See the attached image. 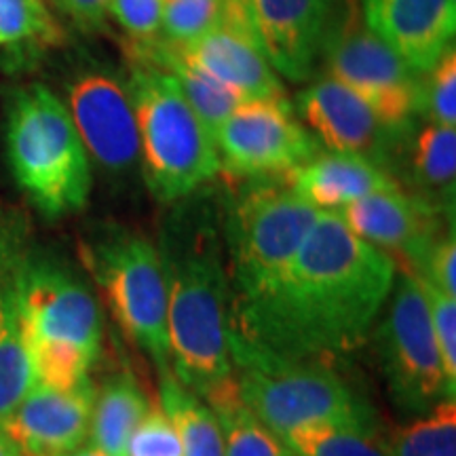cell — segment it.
I'll return each instance as SVG.
<instances>
[{"mask_svg": "<svg viewBox=\"0 0 456 456\" xmlns=\"http://www.w3.org/2000/svg\"><path fill=\"white\" fill-rule=\"evenodd\" d=\"M363 24L416 74L454 47L456 0H357Z\"/></svg>", "mask_w": 456, "mask_h": 456, "instance_id": "cell-19", "label": "cell"}, {"mask_svg": "<svg viewBox=\"0 0 456 456\" xmlns=\"http://www.w3.org/2000/svg\"><path fill=\"white\" fill-rule=\"evenodd\" d=\"M127 456H182L180 436L163 408H151L131 433Z\"/></svg>", "mask_w": 456, "mask_h": 456, "instance_id": "cell-32", "label": "cell"}, {"mask_svg": "<svg viewBox=\"0 0 456 456\" xmlns=\"http://www.w3.org/2000/svg\"><path fill=\"white\" fill-rule=\"evenodd\" d=\"M127 89L148 191L161 203L195 195L220 174L214 134L167 72L127 60Z\"/></svg>", "mask_w": 456, "mask_h": 456, "instance_id": "cell-4", "label": "cell"}, {"mask_svg": "<svg viewBox=\"0 0 456 456\" xmlns=\"http://www.w3.org/2000/svg\"><path fill=\"white\" fill-rule=\"evenodd\" d=\"M258 49L279 77L309 81L336 0H237Z\"/></svg>", "mask_w": 456, "mask_h": 456, "instance_id": "cell-16", "label": "cell"}, {"mask_svg": "<svg viewBox=\"0 0 456 456\" xmlns=\"http://www.w3.org/2000/svg\"><path fill=\"white\" fill-rule=\"evenodd\" d=\"M34 380L51 389L72 391L89 383V368L94 355L81 346L61 340L28 338Z\"/></svg>", "mask_w": 456, "mask_h": 456, "instance_id": "cell-27", "label": "cell"}, {"mask_svg": "<svg viewBox=\"0 0 456 456\" xmlns=\"http://www.w3.org/2000/svg\"><path fill=\"white\" fill-rule=\"evenodd\" d=\"M397 155H402V174L410 188L408 192L454 212L456 127L425 123L402 142Z\"/></svg>", "mask_w": 456, "mask_h": 456, "instance_id": "cell-21", "label": "cell"}, {"mask_svg": "<svg viewBox=\"0 0 456 456\" xmlns=\"http://www.w3.org/2000/svg\"><path fill=\"white\" fill-rule=\"evenodd\" d=\"M228 0H167L161 37L175 45H186L218 24Z\"/></svg>", "mask_w": 456, "mask_h": 456, "instance_id": "cell-29", "label": "cell"}, {"mask_svg": "<svg viewBox=\"0 0 456 456\" xmlns=\"http://www.w3.org/2000/svg\"><path fill=\"white\" fill-rule=\"evenodd\" d=\"M94 397L91 380L72 391L34 383L0 425L24 456H64L89 440Z\"/></svg>", "mask_w": 456, "mask_h": 456, "instance_id": "cell-18", "label": "cell"}, {"mask_svg": "<svg viewBox=\"0 0 456 456\" xmlns=\"http://www.w3.org/2000/svg\"><path fill=\"white\" fill-rule=\"evenodd\" d=\"M218 420L224 456H294L239 395L235 376H228L201 397Z\"/></svg>", "mask_w": 456, "mask_h": 456, "instance_id": "cell-23", "label": "cell"}, {"mask_svg": "<svg viewBox=\"0 0 456 456\" xmlns=\"http://www.w3.org/2000/svg\"><path fill=\"white\" fill-rule=\"evenodd\" d=\"M60 24L45 0H0V47L60 45Z\"/></svg>", "mask_w": 456, "mask_h": 456, "instance_id": "cell-28", "label": "cell"}, {"mask_svg": "<svg viewBox=\"0 0 456 456\" xmlns=\"http://www.w3.org/2000/svg\"><path fill=\"white\" fill-rule=\"evenodd\" d=\"M161 408L178 431L182 456H224V442L214 412L174 374L161 376Z\"/></svg>", "mask_w": 456, "mask_h": 456, "instance_id": "cell-24", "label": "cell"}, {"mask_svg": "<svg viewBox=\"0 0 456 456\" xmlns=\"http://www.w3.org/2000/svg\"><path fill=\"white\" fill-rule=\"evenodd\" d=\"M423 112L429 123L456 127V51L450 47L423 74Z\"/></svg>", "mask_w": 456, "mask_h": 456, "instance_id": "cell-30", "label": "cell"}, {"mask_svg": "<svg viewBox=\"0 0 456 456\" xmlns=\"http://www.w3.org/2000/svg\"><path fill=\"white\" fill-rule=\"evenodd\" d=\"M419 283L423 288L427 309H429L431 328L436 334L437 349H440L448 387L456 393V298L444 294L442 289L423 281V279H419Z\"/></svg>", "mask_w": 456, "mask_h": 456, "instance_id": "cell-31", "label": "cell"}, {"mask_svg": "<svg viewBox=\"0 0 456 456\" xmlns=\"http://www.w3.org/2000/svg\"><path fill=\"white\" fill-rule=\"evenodd\" d=\"M391 456H456V403L444 399L385 440Z\"/></svg>", "mask_w": 456, "mask_h": 456, "instance_id": "cell-25", "label": "cell"}, {"mask_svg": "<svg viewBox=\"0 0 456 456\" xmlns=\"http://www.w3.org/2000/svg\"><path fill=\"white\" fill-rule=\"evenodd\" d=\"M151 408L134 374L125 370L110 376L100 389H95L89 425L91 446L106 456H127L125 450L131 433Z\"/></svg>", "mask_w": 456, "mask_h": 456, "instance_id": "cell-22", "label": "cell"}, {"mask_svg": "<svg viewBox=\"0 0 456 456\" xmlns=\"http://www.w3.org/2000/svg\"><path fill=\"white\" fill-rule=\"evenodd\" d=\"M0 456H24L3 425H0Z\"/></svg>", "mask_w": 456, "mask_h": 456, "instance_id": "cell-36", "label": "cell"}, {"mask_svg": "<svg viewBox=\"0 0 456 456\" xmlns=\"http://www.w3.org/2000/svg\"><path fill=\"white\" fill-rule=\"evenodd\" d=\"M294 456H391L379 433L345 427H298L281 436Z\"/></svg>", "mask_w": 456, "mask_h": 456, "instance_id": "cell-26", "label": "cell"}, {"mask_svg": "<svg viewBox=\"0 0 456 456\" xmlns=\"http://www.w3.org/2000/svg\"><path fill=\"white\" fill-rule=\"evenodd\" d=\"M397 265L359 239L334 212L315 226L281 275L231 305V332L292 359L330 363L366 342L379 322Z\"/></svg>", "mask_w": 456, "mask_h": 456, "instance_id": "cell-1", "label": "cell"}, {"mask_svg": "<svg viewBox=\"0 0 456 456\" xmlns=\"http://www.w3.org/2000/svg\"><path fill=\"white\" fill-rule=\"evenodd\" d=\"M281 178L319 212H338L359 199L403 188L395 175L370 159L330 151L315 152Z\"/></svg>", "mask_w": 456, "mask_h": 456, "instance_id": "cell-20", "label": "cell"}, {"mask_svg": "<svg viewBox=\"0 0 456 456\" xmlns=\"http://www.w3.org/2000/svg\"><path fill=\"white\" fill-rule=\"evenodd\" d=\"M11 174L47 218H64L87 205L91 159L70 112L47 85L17 89L7 108Z\"/></svg>", "mask_w": 456, "mask_h": 456, "instance_id": "cell-5", "label": "cell"}, {"mask_svg": "<svg viewBox=\"0 0 456 456\" xmlns=\"http://www.w3.org/2000/svg\"><path fill=\"white\" fill-rule=\"evenodd\" d=\"M296 110V117L319 146L330 152L370 159L393 175V165L406 135L387 129L353 91L322 77L298 95Z\"/></svg>", "mask_w": 456, "mask_h": 456, "instance_id": "cell-13", "label": "cell"}, {"mask_svg": "<svg viewBox=\"0 0 456 456\" xmlns=\"http://www.w3.org/2000/svg\"><path fill=\"white\" fill-rule=\"evenodd\" d=\"M21 298L28 338L70 342L98 359L104 328L98 298L66 260L32 245L21 277Z\"/></svg>", "mask_w": 456, "mask_h": 456, "instance_id": "cell-11", "label": "cell"}, {"mask_svg": "<svg viewBox=\"0 0 456 456\" xmlns=\"http://www.w3.org/2000/svg\"><path fill=\"white\" fill-rule=\"evenodd\" d=\"M338 218L363 241L395 260L397 269L414 271L427 249L440 239L454 212L412 195L406 188L385 191L338 209Z\"/></svg>", "mask_w": 456, "mask_h": 456, "instance_id": "cell-15", "label": "cell"}, {"mask_svg": "<svg viewBox=\"0 0 456 456\" xmlns=\"http://www.w3.org/2000/svg\"><path fill=\"white\" fill-rule=\"evenodd\" d=\"M319 218V209L277 178H248L220 212L231 305L252 298L281 275Z\"/></svg>", "mask_w": 456, "mask_h": 456, "instance_id": "cell-6", "label": "cell"}, {"mask_svg": "<svg viewBox=\"0 0 456 456\" xmlns=\"http://www.w3.org/2000/svg\"><path fill=\"white\" fill-rule=\"evenodd\" d=\"M30 248L26 216L0 208V423L37 383L21 298V277Z\"/></svg>", "mask_w": 456, "mask_h": 456, "instance_id": "cell-14", "label": "cell"}, {"mask_svg": "<svg viewBox=\"0 0 456 456\" xmlns=\"http://www.w3.org/2000/svg\"><path fill=\"white\" fill-rule=\"evenodd\" d=\"M403 271V269H402ZM423 281L436 285L444 294L456 298V237L450 226L436 243L427 249L423 260L414 271H408Z\"/></svg>", "mask_w": 456, "mask_h": 456, "instance_id": "cell-34", "label": "cell"}, {"mask_svg": "<svg viewBox=\"0 0 456 456\" xmlns=\"http://www.w3.org/2000/svg\"><path fill=\"white\" fill-rule=\"evenodd\" d=\"M64 104L91 161L114 175L138 167V125L125 77L108 68L85 70L68 85Z\"/></svg>", "mask_w": 456, "mask_h": 456, "instance_id": "cell-12", "label": "cell"}, {"mask_svg": "<svg viewBox=\"0 0 456 456\" xmlns=\"http://www.w3.org/2000/svg\"><path fill=\"white\" fill-rule=\"evenodd\" d=\"M83 260L123 332L151 357L159 374H174L157 243L129 226L106 224L83 243Z\"/></svg>", "mask_w": 456, "mask_h": 456, "instance_id": "cell-7", "label": "cell"}, {"mask_svg": "<svg viewBox=\"0 0 456 456\" xmlns=\"http://www.w3.org/2000/svg\"><path fill=\"white\" fill-rule=\"evenodd\" d=\"M61 11L85 28H98L108 20L110 0H57Z\"/></svg>", "mask_w": 456, "mask_h": 456, "instance_id": "cell-35", "label": "cell"}, {"mask_svg": "<svg viewBox=\"0 0 456 456\" xmlns=\"http://www.w3.org/2000/svg\"><path fill=\"white\" fill-rule=\"evenodd\" d=\"M64 456H106V454L100 452V450L94 448V446H81V448L72 450V452H68Z\"/></svg>", "mask_w": 456, "mask_h": 456, "instance_id": "cell-37", "label": "cell"}, {"mask_svg": "<svg viewBox=\"0 0 456 456\" xmlns=\"http://www.w3.org/2000/svg\"><path fill=\"white\" fill-rule=\"evenodd\" d=\"M319 61L323 77L353 91L397 135H406L423 112V74L363 24L357 0H336Z\"/></svg>", "mask_w": 456, "mask_h": 456, "instance_id": "cell-8", "label": "cell"}, {"mask_svg": "<svg viewBox=\"0 0 456 456\" xmlns=\"http://www.w3.org/2000/svg\"><path fill=\"white\" fill-rule=\"evenodd\" d=\"M228 353L243 403L279 437L315 425L379 433L368 399L330 363L277 355L232 332Z\"/></svg>", "mask_w": 456, "mask_h": 456, "instance_id": "cell-3", "label": "cell"}, {"mask_svg": "<svg viewBox=\"0 0 456 456\" xmlns=\"http://www.w3.org/2000/svg\"><path fill=\"white\" fill-rule=\"evenodd\" d=\"M178 47L192 64L243 100L285 98L281 77L249 34L237 0H228L218 24Z\"/></svg>", "mask_w": 456, "mask_h": 456, "instance_id": "cell-17", "label": "cell"}, {"mask_svg": "<svg viewBox=\"0 0 456 456\" xmlns=\"http://www.w3.org/2000/svg\"><path fill=\"white\" fill-rule=\"evenodd\" d=\"M220 171L239 180L277 178L319 152L288 98L245 100L214 131Z\"/></svg>", "mask_w": 456, "mask_h": 456, "instance_id": "cell-10", "label": "cell"}, {"mask_svg": "<svg viewBox=\"0 0 456 456\" xmlns=\"http://www.w3.org/2000/svg\"><path fill=\"white\" fill-rule=\"evenodd\" d=\"M157 249L167 289L171 372L203 397L232 374L231 275L220 209L208 192L171 203Z\"/></svg>", "mask_w": 456, "mask_h": 456, "instance_id": "cell-2", "label": "cell"}, {"mask_svg": "<svg viewBox=\"0 0 456 456\" xmlns=\"http://www.w3.org/2000/svg\"><path fill=\"white\" fill-rule=\"evenodd\" d=\"M383 309L385 315L374 330V342L395 408L425 414L444 399H454L444 372L423 288L412 273L397 269L395 283Z\"/></svg>", "mask_w": 456, "mask_h": 456, "instance_id": "cell-9", "label": "cell"}, {"mask_svg": "<svg viewBox=\"0 0 456 456\" xmlns=\"http://www.w3.org/2000/svg\"><path fill=\"white\" fill-rule=\"evenodd\" d=\"M165 3L167 0H110L108 17L131 41H148L161 37Z\"/></svg>", "mask_w": 456, "mask_h": 456, "instance_id": "cell-33", "label": "cell"}]
</instances>
